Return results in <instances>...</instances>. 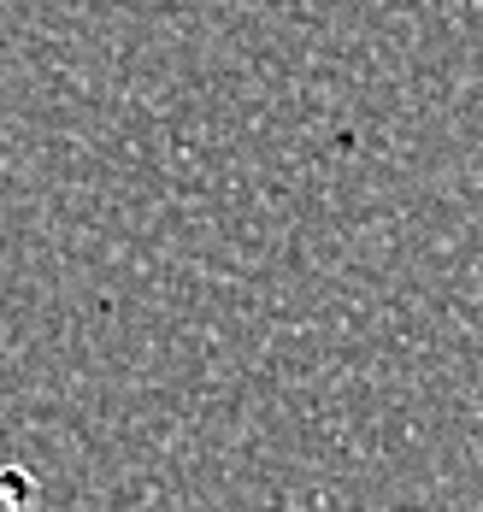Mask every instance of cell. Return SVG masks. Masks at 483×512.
<instances>
[{
	"mask_svg": "<svg viewBox=\"0 0 483 512\" xmlns=\"http://www.w3.org/2000/svg\"><path fill=\"white\" fill-rule=\"evenodd\" d=\"M0 512H42V489L24 465H0Z\"/></svg>",
	"mask_w": 483,
	"mask_h": 512,
	"instance_id": "6da1fadb",
	"label": "cell"
}]
</instances>
